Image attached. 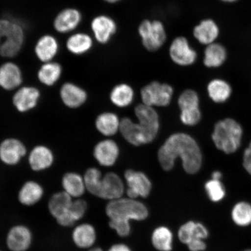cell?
Returning <instances> with one entry per match:
<instances>
[{
  "label": "cell",
  "mask_w": 251,
  "mask_h": 251,
  "mask_svg": "<svg viewBox=\"0 0 251 251\" xmlns=\"http://www.w3.org/2000/svg\"><path fill=\"white\" fill-rule=\"evenodd\" d=\"M12 20L8 18L0 19V45L4 39L6 34L11 24Z\"/></svg>",
  "instance_id": "60d3db41"
},
{
  "label": "cell",
  "mask_w": 251,
  "mask_h": 251,
  "mask_svg": "<svg viewBox=\"0 0 251 251\" xmlns=\"http://www.w3.org/2000/svg\"><path fill=\"white\" fill-rule=\"evenodd\" d=\"M74 200L63 190L53 194L47 203L50 215L56 222L65 217L70 211Z\"/></svg>",
  "instance_id": "603a6c76"
},
{
  "label": "cell",
  "mask_w": 251,
  "mask_h": 251,
  "mask_svg": "<svg viewBox=\"0 0 251 251\" xmlns=\"http://www.w3.org/2000/svg\"><path fill=\"white\" fill-rule=\"evenodd\" d=\"M108 251H131L129 248L125 244H115L109 249Z\"/></svg>",
  "instance_id": "7bdbcfd3"
},
{
  "label": "cell",
  "mask_w": 251,
  "mask_h": 251,
  "mask_svg": "<svg viewBox=\"0 0 251 251\" xmlns=\"http://www.w3.org/2000/svg\"><path fill=\"white\" fill-rule=\"evenodd\" d=\"M62 72V65L59 62L52 61L43 63L37 72V78L44 85L51 87L60 79Z\"/></svg>",
  "instance_id": "f1b7e54d"
},
{
  "label": "cell",
  "mask_w": 251,
  "mask_h": 251,
  "mask_svg": "<svg viewBox=\"0 0 251 251\" xmlns=\"http://www.w3.org/2000/svg\"><path fill=\"white\" fill-rule=\"evenodd\" d=\"M26 153L25 144L15 138H8L0 143V160L6 165H18Z\"/></svg>",
  "instance_id": "4fadbf2b"
},
{
  "label": "cell",
  "mask_w": 251,
  "mask_h": 251,
  "mask_svg": "<svg viewBox=\"0 0 251 251\" xmlns=\"http://www.w3.org/2000/svg\"><path fill=\"white\" fill-rule=\"evenodd\" d=\"M174 90L168 84L153 81L141 91L144 104L150 106H166L170 103Z\"/></svg>",
  "instance_id": "52a82bcc"
},
{
  "label": "cell",
  "mask_w": 251,
  "mask_h": 251,
  "mask_svg": "<svg viewBox=\"0 0 251 251\" xmlns=\"http://www.w3.org/2000/svg\"><path fill=\"white\" fill-rule=\"evenodd\" d=\"M88 251H103L101 249L98 247H93L92 249H90Z\"/></svg>",
  "instance_id": "bcb514c9"
},
{
  "label": "cell",
  "mask_w": 251,
  "mask_h": 251,
  "mask_svg": "<svg viewBox=\"0 0 251 251\" xmlns=\"http://www.w3.org/2000/svg\"><path fill=\"white\" fill-rule=\"evenodd\" d=\"M23 82V74L20 66L12 61L0 65V87L11 91L19 89Z\"/></svg>",
  "instance_id": "9a60e30c"
},
{
  "label": "cell",
  "mask_w": 251,
  "mask_h": 251,
  "mask_svg": "<svg viewBox=\"0 0 251 251\" xmlns=\"http://www.w3.org/2000/svg\"><path fill=\"white\" fill-rule=\"evenodd\" d=\"M25 40V32L23 25L12 20L5 38L0 45V56L12 59L18 56L23 49Z\"/></svg>",
  "instance_id": "8992f818"
},
{
  "label": "cell",
  "mask_w": 251,
  "mask_h": 251,
  "mask_svg": "<svg viewBox=\"0 0 251 251\" xmlns=\"http://www.w3.org/2000/svg\"><path fill=\"white\" fill-rule=\"evenodd\" d=\"M227 57L226 50L219 43L206 46L204 51L203 64L206 67L218 68L224 64Z\"/></svg>",
  "instance_id": "4dcf8cb0"
},
{
  "label": "cell",
  "mask_w": 251,
  "mask_h": 251,
  "mask_svg": "<svg viewBox=\"0 0 251 251\" xmlns=\"http://www.w3.org/2000/svg\"><path fill=\"white\" fill-rule=\"evenodd\" d=\"M178 235L181 242L187 245L194 240L206 239L209 236V231L201 223L191 221L182 226Z\"/></svg>",
  "instance_id": "83f0119b"
},
{
  "label": "cell",
  "mask_w": 251,
  "mask_h": 251,
  "mask_svg": "<svg viewBox=\"0 0 251 251\" xmlns=\"http://www.w3.org/2000/svg\"><path fill=\"white\" fill-rule=\"evenodd\" d=\"M134 112L139 122L134 123L128 118L122 119L119 128L122 136L134 146L152 142L159 130L158 114L152 106L144 103L137 105Z\"/></svg>",
  "instance_id": "7a4b0ae2"
},
{
  "label": "cell",
  "mask_w": 251,
  "mask_h": 251,
  "mask_svg": "<svg viewBox=\"0 0 251 251\" xmlns=\"http://www.w3.org/2000/svg\"><path fill=\"white\" fill-rule=\"evenodd\" d=\"M119 153V147L114 141L105 140L97 144L93 155L100 165L109 167L115 164Z\"/></svg>",
  "instance_id": "44dd1931"
},
{
  "label": "cell",
  "mask_w": 251,
  "mask_h": 251,
  "mask_svg": "<svg viewBox=\"0 0 251 251\" xmlns=\"http://www.w3.org/2000/svg\"><path fill=\"white\" fill-rule=\"evenodd\" d=\"M120 124L118 116L111 112L102 113L96 120L97 130L105 136H114L120 128Z\"/></svg>",
  "instance_id": "1f68e13d"
},
{
  "label": "cell",
  "mask_w": 251,
  "mask_h": 251,
  "mask_svg": "<svg viewBox=\"0 0 251 251\" xmlns=\"http://www.w3.org/2000/svg\"><path fill=\"white\" fill-rule=\"evenodd\" d=\"M40 99V92L37 88L24 86L15 92L12 103L17 111L22 113L31 111L37 105Z\"/></svg>",
  "instance_id": "5bb4252c"
},
{
  "label": "cell",
  "mask_w": 251,
  "mask_h": 251,
  "mask_svg": "<svg viewBox=\"0 0 251 251\" xmlns=\"http://www.w3.org/2000/svg\"><path fill=\"white\" fill-rule=\"evenodd\" d=\"M172 61L180 66H190L195 63L197 54L190 45L186 37L178 36L172 41L169 49Z\"/></svg>",
  "instance_id": "9c48e42d"
},
{
  "label": "cell",
  "mask_w": 251,
  "mask_h": 251,
  "mask_svg": "<svg viewBox=\"0 0 251 251\" xmlns=\"http://www.w3.org/2000/svg\"><path fill=\"white\" fill-rule=\"evenodd\" d=\"M94 38L85 32H75L71 34L66 40L65 47L71 54L80 56L87 54L92 50Z\"/></svg>",
  "instance_id": "cb8c5ba5"
},
{
  "label": "cell",
  "mask_w": 251,
  "mask_h": 251,
  "mask_svg": "<svg viewBox=\"0 0 251 251\" xmlns=\"http://www.w3.org/2000/svg\"><path fill=\"white\" fill-rule=\"evenodd\" d=\"M54 155L48 147L39 145L31 150L29 164L31 170L39 172L47 170L54 164Z\"/></svg>",
  "instance_id": "ffe728a7"
},
{
  "label": "cell",
  "mask_w": 251,
  "mask_h": 251,
  "mask_svg": "<svg viewBox=\"0 0 251 251\" xmlns=\"http://www.w3.org/2000/svg\"><path fill=\"white\" fill-rule=\"evenodd\" d=\"M103 1L109 3V4H115L122 1V0H103Z\"/></svg>",
  "instance_id": "f6af8a7d"
},
{
  "label": "cell",
  "mask_w": 251,
  "mask_h": 251,
  "mask_svg": "<svg viewBox=\"0 0 251 251\" xmlns=\"http://www.w3.org/2000/svg\"><path fill=\"white\" fill-rule=\"evenodd\" d=\"M124 193V185L120 177L114 172H109L102 178L97 197L112 201L120 199Z\"/></svg>",
  "instance_id": "2e32d148"
},
{
  "label": "cell",
  "mask_w": 251,
  "mask_h": 251,
  "mask_svg": "<svg viewBox=\"0 0 251 251\" xmlns=\"http://www.w3.org/2000/svg\"><path fill=\"white\" fill-rule=\"evenodd\" d=\"M138 33L144 48L151 52L158 51L167 39L164 24L159 20L143 21L138 27Z\"/></svg>",
  "instance_id": "5b68a950"
},
{
  "label": "cell",
  "mask_w": 251,
  "mask_h": 251,
  "mask_svg": "<svg viewBox=\"0 0 251 251\" xmlns=\"http://www.w3.org/2000/svg\"><path fill=\"white\" fill-rule=\"evenodd\" d=\"M173 235L169 229L159 227L155 229L152 235L153 247L160 251H171L172 250Z\"/></svg>",
  "instance_id": "e575fe53"
},
{
  "label": "cell",
  "mask_w": 251,
  "mask_h": 251,
  "mask_svg": "<svg viewBox=\"0 0 251 251\" xmlns=\"http://www.w3.org/2000/svg\"><path fill=\"white\" fill-rule=\"evenodd\" d=\"M71 239L78 249H92L97 240L96 228L89 223H78L72 229Z\"/></svg>",
  "instance_id": "e0dca14e"
},
{
  "label": "cell",
  "mask_w": 251,
  "mask_h": 251,
  "mask_svg": "<svg viewBox=\"0 0 251 251\" xmlns=\"http://www.w3.org/2000/svg\"><path fill=\"white\" fill-rule=\"evenodd\" d=\"M83 178L86 191L97 197L102 178L101 171L96 168H89L84 174Z\"/></svg>",
  "instance_id": "d590c367"
},
{
  "label": "cell",
  "mask_w": 251,
  "mask_h": 251,
  "mask_svg": "<svg viewBox=\"0 0 251 251\" xmlns=\"http://www.w3.org/2000/svg\"><path fill=\"white\" fill-rule=\"evenodd\" d=\"M242 251H251V249H247V250H243Z\"/></svg>",
  "instance_id": "c3c4849f"
},
{
  "label": "cell",
  "mask_w": 251,
  "mask_h": 251,
  "mask_svg": "<svg viewBox=\"0 0 251 251\" xmlns=\"http://www.w3.org/2000/svg\"><path fill=\"white\" fill-rule=\"evenodd\" d=\"M62 190L73 199H81L86 192L82 176L74 172L66 173L61 180Z\"/></svg>",
  "instance_id": "d4e9b609"
},
{
  "label": "cell",
  "mask_w": 251,
  "mask_h": 251,
  "mask_svg": "<svg viewBox=\"0 0 251 251\" xmlns=\"http://www.w3.org/2000/svg\"><path fill=\"white\" fill-rule=\"evenodd\" d=\"M59 50L58 40L52 34H46L37 40L34 47L36 58L42 63L54 60Z\"/></svg>",
  "instance_id": "ac0fdd59"
},
{
  "label": "cell",
  "mask_w": 251,
  "mask_h": 251,
  "mask_svg": "<svg viewBox=\"0 0 251 251\" xmlns=\"http://www.w3.org/2000/svg\"><path fill=\"white\" fill-rule=\"evenodd\" d=\"M33 234L27 226L17 224L7 231L5 245L9 251H29L33 243Z\"/></svg>",
  "instance_id": "ba28073f"
},
{
  "label": "cell",
  "mask_w": 251,
  "mask_h": 251,
  "mask_svg": "<svg viewBox=\"0 0 251 251\" xmlns=\"http://www.w3.org/2000/svg\"><path fill=\"white\" fill-rule=\"evenodd\" d=\"M193 36L198 42L203 45L208 46L217 39L219 34L218 25L211 19L201 21L193 29Z\"/></svg>",
  "instance_id": "484cf974"
},
{
  "label": "cell",
  "mask_w": 251,
  "mask_h": 251,
  "mask_svg": "<svg viewBox=\"0 0 251 251\" xmlns=\"http://www.w3.org/2000/svg\"><path fill=\"white\" fill-rule=\"evenodd\" d=\"M208 95L213 102L224 103L230 98L232 88L224 80L216 78L210 81L207 87Z\"/></svg>",
  "instance_id": "f546056e"
},
{
  "label": "cell",
  "mask_w": 251,
  "mask_h": 251,
  "mask_svg": "<svg viewBox=\"0 0 251 251\" xmlns=\"http://www.w3.org/2000/svg\"><path fill=\"white\" fill-rule=\"evenodd\" d=\"M94 40L100 45H106L117 33V24L114 19L106 15H99L90 23Z\"/></svg>",
  "instance_id": "8fae6325"
},
{
  "label": "cell",
  "mask_w": 251,
  "mask_h": 251,
  "mask_svg": "<svg viewBox=\"0 0 251 251\" xmlns=\"http://www.w3.org/2000/svg\"><path fill=\"white\" fill-rule=\"evenodd\" d=\"M243 165L245 170L251 176V147L249 146L244 150Z\"/></svg>",
  "instance_id": "ab89813d"
},
{
  "label": "cell",
  "mask_w": 251,
  "mask_h": 251,
  "mask_svg": "<svg viewBox=\"0 0 251 251\" xmlns=\"http://www.w3.org/2000/svg\"><path fill=\"white\" fill-rule=\"evenodd\" d=\"M190 251H203L206 249V244L202 240H194L187 244Z\"/></svg>",
  "instance_id": "b9f144b4"
},
{
  "label": "cell",
  "mask_w": 251,
  "mask_h": 251,
  "mask_svg": "<svg viewBox=\"0 0 251 251\" xmlns=\"http://www.w3.org/2000/svg\"><path fill=\"white\" fill-rule=\"evenodd\" d=\"M0 251H2V250H0Z\"/></svg>",
  "instance_id": "681fc988"
},
{
  "label": "cell",
  "mask_w": 251,
  "mask_h": 251,
  "mask_svg": "<svg viewBox=\"0 0 251 251\" xmlns=\"http://www.w3.org/2000/svg\"><path fill=\"white\" fill-rule=\"evenodd\" d=\"M133 97V90L131 87L127 84H121L112 90L110 99L116 106L123 108L132 102Z\"/></svg>",
  "instance_id": "836d02e7"
},
{
  "label": "cell",
  "mask_w": 251,
  "mask_h": 251,
  "mask_svg": "<svg viewBox=\"0 0 251 251\" xmlns=\"http://www.w3.org/2000/svg\"><path fill=\"white\" fill-rule=\"evenodd\" d=\"M205 189L209 199L213 202L218 203L224 200L226 190L221 180L211 179L205 184Z\"/></svg>",
  "instance_id": "8d00e7d4"
},
{
  "label": "cell",
  "mask_w": 251,
  "mask_h": 251,
  "mask_svg": "<svg viewBox=\"0 0 251 251\" xmlns=\"http://www.w3.org/2000/svg\"><path fill=\"white\" fill-rule=\"evenodd\" d=\"M222 1H224L225 2H233L237 1V0H221Z\"/></svg>",
  "instance_id": "7dc6e473"
},
{
  "label": "cell",
  "mask_w": 251,
  "mask_h": 251,
  "mask_svg": "<svg viewBox=\"0 0 251 251\" xmlns=\"http://www.w3.org/2000/svg\"><path fill=\"white\" fill-rule=\"evenodd\" d=\"M127 184V194L131 199L139 197L146 198L149 196L152 184L147 176L141 172L127 170L125 173Z\"/></svg>",
  "instance_id": "7c38bea8"
},
{
  "label": "cell",
  "mask_w": 251,
  "mask_h": 251,
  "mask_svg": "<svg viewBox=\"0 0 251 251\" xmlns=\"http://www.w3.org/2000/svg\"><path fill=\"white\" fill-rule=\"evenodd\" d=\"M222 176V172L219 171H214L212 174V178L213 180H221Z\"/></svg>",
  "instance_id": "ee69618b"
},
{
  "label": "cell",
  "mask_w": 251,
  "mask_h": 251,
  "mask_svg": "<svg viewBox=\"0 0 251 251\" xmlns=\"http://www.w3.org/2000/svg\"><path fill=\"white\" fill-rule=\"evenodd\" d=\"M231 218L234 224L240 227L251 225V203L241 201L234 204L231 211Z\"/></svg>",
  "instance_id": "d6a6232c"
},
{
  "label": "cell",
  "mask_w": 251,
  "mask_h": 251,
  "mask_svg": "<svg viewBox=\"0 0 251 251\" xmlns=\"http://www.w3.org/2000/svg\"><path fill=\"white\" fill-rule=\"evenodd\" d=\"M158 157L160 165L166 171H171L176 159L180 157L184 171L191 175L200 171L202 162L201 151L195 140L182 133L169 137L159 149Z\"/></svg>",
  "instance_id": "6da1fadb"
},
{
  "label": "cell",
  "mask_w": 251,
  "mask_h": 251,
  "mask_svg": "<svg viewBox=\"0 0 251 251\" xmlns=\"http://www.w3.org/2000/svg\"><path fill=\"white\" fill-rule=\"evenodd\" d=\"M59 93L62 102L70 108L80 107L87 99L86 91L77 84L71 82L63 84Z\"/></svg>",
  "instance_id": "7402d4cb"
},
{
  "label": "cell",
  "mask_w": 251,
  "mask_h": 251,
  "mask_svg": "<svg viewBox=\"0 0 251 251\" xmlns=\"http://www.w3.org/2000/svg\"><path fill=\"white\" fill-rule=\"evenodd\" d=\"M243 137V127L231 118L218 121L212 134V139L216 148L226 154L234 153L240 149Z\"/></svg>",
  "instance_id": "277c9868"
},
{
  "label": "cell",
  "mask_w": 251,
  "mask_h": 251,
  "mask_svg": "<svg viewBox=\"0 0 251 251\" xmlns=\"http://www.w3.org/2000/svg\"><path fill=\"white\" fill-rule=\"evenodd\" d=\"M87 210L88 203L85 200L82 198L75 199L68 214L56 222L62 227H73L84 217Z\"/></svg>",
  "instance_id": "4316f807"
},
{
  "label": "cell",
  "mask_w": 251,
  "mask_h": 251,
  "mask_svg": "<svg viewBox=\"0 0 251 251\" xmlns=\"http://www.w3.org/2000/svg\"><path fill=\"white\" fill-rule=\"evenodd\" d=\"M83 20V15L77 8L67 7L62 9L53 20V28L59 34L74 33Z\"/></svg>",
  "instance_id": "30bf717a"
},
{
  "label": "cell",
  "mask_w": 251,
  "mask_h": 251,
  "mask_svg": "<svg viewBox=\"0 0 251 251\" xmlns=\"http://www.w3.org/2000/svg\"><path fill=\"white\" fill-rule=\"evenodd\" d=\"M105 212L110 219V227L121 237H126L130 234L131 220L143 221L149 215L148 209L143 203L130 198L110 201Z\"/></svg>",
  "instance_id": "3957f363"
},
{
  "label": "cell",
  "mask_w": 251,
  "mask_h": 251,
  "mask_svg": "<svg viewBox=\"0 0 251 251\" xmlns=\"http://www.w3.org/2000/svg\"><path fill=\"white\" fill-rule=\"evenodd\" d=\"M201 118L200 107L181 110L180 119L182 123L187 126L199 124Z\"/></svg>",
  "instance_id": "f35d334b"
},
{
  "label": "cell",
  "mask_w": 251,
  "mask_h": 251,
  "mask_svg": "<svg viewBox=\"0 0 251 251\" xmlns=\"http://www.w3.org/2000/svg\"><path fill=\"white\" fill-rule=\"evenodd\" d=\"M45 189L39 182L28 180L20 188L18 193V201L22 205L31 207L37 205L43 199Z\"/></svg>",
  "instance_id": "d6986e66"
},
{
  "label": "cell",
  "mask_w": 251,
  "mask_h": 251,
  "mask_svg": "<svg viewBox=\"0 0 251 251\" xmlns=\"http://www.w3.org/2000/svg\"><path fill=\"white\" fill-rule=\"evenodd\" d=\"M199 97L193 90H187L182 93L178 100L180 110L199 107Z\"/></svg>",
  "instance_id": "74e56055"
}]
</instances>
